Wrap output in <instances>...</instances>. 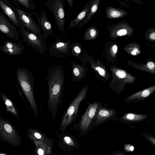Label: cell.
<instances>
[{
	"label": "cell",
	"mask_w": 155,
	"mask_h": 155,
	"mask_svg": "<svg viewBox=\"0 0 155 155\" xmlns=\"http://www.w3.org/2000/svg\"><path fill=\"white\" fill-rule=\"evenodd\" d=\"M48 87V105L53 119L61 105L65 80L64 71L59 65L51 66L47 76Z\"/></svg>",
	"instance_id": "1"
},
{
	"label": "cell",
	"mask_w": 155,
	"mask_h": 155,
	"mask_svg": "<svg viewBox=\"0 0 155 155\" xmlns=\"http://www.w3.org/2000/svg\"><path fill=\"white\" fill-rule=\"evenodd\" d=\"M113 155H124L122 154H114Z\"/></svg>",
	"instance_id": "39"
},
{
	"label": "cell",
	"mask_w": 155,
	"mask_h": 155,
	"mask_svg": "<svg viewBox=\"0 0 155 155\" xmlns=\"http://www.w3.org/2000/svg\"><path fill=\"white\" fill-rule=\"evenodd\" d=\"M71 41L67 36L64 35L58 36L49 48V56L66 59L71 54Z\"/></svg>",
	"instance_id": "6"
},
{
	"label": "cell",
	"mask_w": 155,
	"mask_h": 155,
	"mask_svg": "<svg viewBox=\"0 0 155 155\" xmlns=\"http://www.w3.org/2000/svg\"><path fill=\"white\" fill-rule=\"evenodd\" d=\"M114 113L113 110L101 108L97 112L96 116V120L97 122L102 121L112 116Z\"/></svg>",
	"instance_id": "19"
},
{
	"label": "cell",
	"mask_w": 155,
	"mask_h": 155,
	"mask_svg": "<svg viewBox=\"0 0 155 155\" xmlns=\"http://www.w3.org/2000/svg\"><path fill=\"white\" fill-rule=\"evenodd\" d=\"M38 23V26L41 31L43 32L42 36L44 39H46L49 36L53 35L52 26L48 20L47 11L42 9L39 12H35Z\"/></svg>",
	"instance_id": "9"
},
{
	"label": "cell",
	"mask_w": 155,
	"mask_h": 155,
	"mask_svg": "<svg viewBox=\"0 0 155 155\" xmlns=\"http://www.w3.org/2000/svg\"><path fill=\"white\" fill-rule=\"evenodd\" d=\"M96 34V30L93 28L90 29L89 31V36L93 38L94 37Z\"/></svg>",
	"instance_id": "30"
},
{
	"label": "cell",
	"mask_w": 155,
	"mask_h": 155,
	"mask_svg": "<svg viewBox=\"0 0 155 155\" xmlns=\"http://www.w3.org/2000/svg\"><path fill=\"white\" fill-rule=\"evenodd\" d=\"M147 138L150 140L153 144L155 145V138L152 136H148L147 137Z\"/></svg>",
	"instance_id": "33"
},
{
	"label": "cell",
	"mask_w": 155,
	"mask_h": 155,
	"mask_svg": "<svg viewBox=\"0 0 155 155\" xmlns=\"http://www.w3.org/2000/svg\"><path fill=\"white\" fill-rule=\"evenodd\" d=\"M97 9V5L95 4L93 5L91 9V11L93 13L95 12Z\"/></svg>",
	"instance_id": "31"
},
{
	"label": "cell",
	"mask_w": 155,
	"mask_h": 155,
	"mask_svg": "<svg viewBox=\"0 0 155 155\" xmlns=\"http://www.w3.org/2000/svg\"><path fill=\"white\" fill-rule=\"evenodd\" d=\"M146 117V116L145 115L128 113L124 115L122 118L126 120L139 121L143 120Z\"/></svg>",
	"instance_id": "23"
},
{
	"label": "cell",
	"mask_w": 155,
	"mask_h": 155,
	"mask_svg": "<svg viewBox=\"0 0 155 155\" xmlns=\"http://www.w3.org/2000/svg\"><path fill=\"white\" fill-rule=\"evenodd\" d=\"M155 90V86H152L132 94L127 97L126 99V100L131 101L146 98L153 92Z\"/></svg>",
	"instance_id": "17"
},
{
	"label": "cell",
	"mask_w": 155,
	"mask_h": 155,
	"mask_svg": "<svg viewBox=\"0 0 155 155\" xmlns=\"http://www.w3.org/2000/svg\"><path fill=\"white\" fill-rule=\"evenodd\" d=\"M98 106V103L95 102L90 104L88 107L78 123L79 129L82 131L85 132L88 129L95 114Z\"/></svg>",
	"instance_id": "12"
},
{
	"label": "cell",
	"mask_w": 155,
	"mask_h": 155,
	"mask_svg": "<svg viewBox=\"0 0 155 155\" xmlns=\"http://www.w3.org/2000/svg\"><path fill=\"white\" fill-rule=\"evenodd\" d=\"M20 33L24 41L39 54H44L47 45L43 38L34 33L27 31L24 27H20Z\"/></svg>",
	"instance_id": "7"
},
{
	"label": "cell",
	"mask_w": 155,
	"mask_h": 155,
	"mask_svg": "<svg viewBox=\"0 0 155 155\" xmlns=\"http://www.w3.org/2000/svg\"><path fill=\"white\" fill-rule=\"evenodd\" d=\"M150 38L152 40L155 39V33L153 32L151 33L150 35Z\"/></svg>",
	"instance_id": "36"
},
{
	"label": "cell",
	"mask_w": 155,
	"mask_h": 155,
	"mask_svg": "<svg viewBox=\"0 0 155 155\" xmlns=\"http://www.w3.org/2000/svg\"><path fill=\"white\" fill-rule=\"evenodd\" d=\"M0 155H8V154H6L5 153H0Z\"/></svg>",
	"instance_id": "38"
},
{
	"label": "cell",
	"mask_w": 155,
	"mask_h": 155,
	"mask_svg": "<svg viewBox=\"0 0 155 155\" xmlns=\"http://www.w3.org/2000/svg\"><path fill=\"white\" fill-rule=\"evenodd\" d=\"M138 48H135L131 52V54L134 55H136L137 52H138Z\"/></svg>",
	"instance_id": "34"
},
{
	"label": "cell",
	"mask_w": 155,
	"mask_h": 155,
	"mask_svg": "<svg viewBox=\"0 0 155 155\" xmlns=\"http://www.w3.org/2000/svg\"><path fill=\"white\" fill-rule=\"evenodd\" d=\"M0 140L12 146L17 147L21 143V137L14 126L0 116Z\"/></svg>",
	"instance_id": "4"
},
{
	"label": "cell",
	"mask_w": 155,
	"mask_h": 155,
	"mask_svg": "<svg viewBox=\"0 0 155 155\" xmlns=\"http://www.w3.org/2000/svg\"><path fill=\"white\" fill-rule=\"evenodd\" d=\"M115 76L120 80L126 83L133 82L135 77L127 74L124 70L118 69L115 72Z\"/></svg>",
	"instance_id": "20"
},
{
	"label": "cell",
	"mask_w": 155,
	"mask_h": 155,
	"mask_svg": "<svg viewBox=\"0 0 155 155\" xmlns=\"http://www.w3.org/2000/svg\"><path fill=\"white\" fill-rule=\"evenodd\" d=\"M111 15L113 17L117 18L120 16V13L118 11L114 10L111 12Z\"/></svg>",
	"instance_id": "29"
},
{
	"label": "cell",
	"mask_w": 155,
	"mask_h": 155,
	"mask_svg": "<svg viewBox=\"0 0 155 155\" xmlns=\"http://www.w3.org/2000/svg\"><path fill=\"white\" fill-rule=\"evenodd\" d=\"M112 49L113 52L114 53H116L117 52V46L116 45H114L112 47Z\"/></svg>",
	"instance_id": "37"
},
{
	"label": "cell",
	"mask_w": 155,
	"mask_h": 155,
	"mask_svg": "<svg viewBox=\"0 0 155 155\" xmlns=\"http://www.w3.org/2000/svg\"><path fill=\"white\" fill-rule=\"evenodd\" d=\"M17 2L22 6L30 10H33L35 8V5L31 0H17Z\"/></svg>",
	"instance_id": "24"
},
{
	"label": "cell",
	"mask_w": 155,
	"mask_h": 155,
	"mask_svg": "<svg viewBox=\"0 0 155 155\" xmlns=\"http://www.w3.org/2000/svg\"><path fill=\"white\" fill-rule=\"evenodd\" d=\"M64 143L69 145L74 146L75 144L73 140L69 137L65 136L64 137Z\"/></svg>",
	"instance_id": "25"
},
{
	"label": "cell",
	"mask_w": 155,
	"mask_h": 155,
	"mask_svg": "<svg viewBox=\"0 0 155 155\" xmlns=\"http://www.w3.org/2000/svg\"><path fill=\"white\" fill-rule=\"evenodd\" d=\"M20 20L24 28L29 32L33 33L41 38H43L38 25L32 18L35 12H25L20 8H17Z\"/></svg>",
	"instance_id": "8"
},
{
	"label": "cell",
	"mask_w": 155,
	"mask_h": 155,
	"mask_svg": "<svg viewBox=\"0 0 155 155\" xmlns=\"http://www.w3.org/2000/svg\"><path fill=\"white\" fill-rule=\"evenodd\" d=\"M28 136L31 140L33 141L35 140L41 141L50 145V142L44 134L38 130L28 128Z\"/></svg>",
	"instance_id": "18"
},
{
	"label": "cell",
	"mask_w": 155,
	"mask_h": 155,
	"mask_svg": "<svg viewBox=\"0 0 155 155\" xmlns=\"http://www.w3.org/2000/svg\"><path fill=\"white\" fill-rule=\"evenodd\" d=\"M0 7L15 27H24L20 20L17 8L12 5L8 0H0Z\"/></svg>",
	"instance_id": "10"
},
{
	"label": "cell",
	"mask_w": 155,
	"mask_h": 155,
	"mask_svg": "<svg viewBox=\"0 0 155 155\" xmlns=\"http://www.w3.org/2000/svg\"><path fill=\"white\" fill-rule=\"evenodd\" d=\"M53 14L57 28L62 34L65 33V6L64 0H47L44 3Z\"/></svg>",
	"instance_id": "5"
},
{
	"label": "cell",
	"mask_w": 155,
	"mask_h": 155,
	"mask_svg": "<svg viewBox=\"0 0 155 155\" xmlns=\"http://www.w3.org/2000/svg\"><path fill=\"white\" fill-rule=\"evenodd\" d=\"M71 68L73 81H80L85 76L86 69L84 65L78 64L74 61L72 60Z\"/></svg>",
	"instance_id": "14"
},
{
	"label": "cell",
	"mask_w": 155,
	"mask_h": 155,
	"mask_svg": "<svg viewBox=\"0 0 155 155\" xmlns=\"http://www.w3.org/2000/svg\"><path fill=\"white\" fill-rule=\"evenodd\" d=\"M21 89L27 98L34 113L38 116V110L34 97V79L32 73L23 66L18 67L15 73Z\"/></svg>",
	"instance_id": "2"
},
{
	"label": "cell",
	"mask_w": 155,
	"mask_h": 155,
	"mask_svg": "<svg viewBox=\"0 0 155 155\" xmlns=\"http://www.w3.org/2000/svg\"><path fill=\"white\" fill-rule=\"evenodd\" d=\"M67 1L68 4V5L70 7L69 10L72 8L73 5V0H67Z\"/></svg>",
	"instance_id": "32"
},
{
	"label": "cell",
	"mask_w": 155,
	"mask_h": 155,
	"mask_svg": "<svg viewBox=\"0 0 155 155\" xmlns=\"http://www.w3.org/2000/svg\"><path fill=\"white\" fill-rule=\"evenodd\" d=\"M0 94L6 106L7 111L17 118L20 119L18 111L14 103L4 93L0 91Z\"/></svg>",
	"instance_id": "15"
},
{
	"label": "cell",
	"mask_w": 155,
	"mask_h": 155,
	"mask_svg": "<svg viewBox=\"0 0 155 155\" xmlns=\"http://www.w3.org/2000/svg\"><path fill=\"white\" fill-rule=\"evenodd\" d=\"M95 69L97 71L99 74L101 76L104 77L105 76V72L104 70L100 67H96L95 68Z\"/></svg>",
	"instance_id": "26"
},
{
	"label": "cell",
	"mask_w": 155,
	"mask_h": 155,
	"mask_svg": "<svg viewBox=\"0 0 155 155\" xmlns=\"http://www.w3.org/2000/svg\"><path fill=\"white\" fill-rule=\"evenodd\" d=\"M88 90V86H85L71 102L62 117L60 126L61 130H65L75 120L78 114L79 106L85 98Z\"/></svg>",
	"instance_id": "3"
},
{
	"label": "cell",
	"mask_w": 155,
	"mask_h": 155,
	"mask_svg": "<svg viewBox=\"0 0 155 155\" xmlns=\"http://www.w3.org/2000/svg\"><path fill=\"white\" fill-rule=\"evenodd\" d=\"M87 5L84 7L83 10L78 15L76 18L70 21L69 26L67 29H69L71 28L76 27L85 18L88 9Z\"/></svg>",
	"instance_id": "21"
},
{
	"label": "cell",
	"mask_w": 155,
	"mask_h": 155,
	"mask_svg": "<svg viewBox=\"0 0 155 155\" xmlns=\"http://www.w3.org/2000/svg\"><path fill=\"white\" fill-rule=\"evenodd\" d=\"M125 147L129 148L128 151H133L134 150V148L133 146H130V145H126Z\"/></svg>",
	"instance_id": "35"
},
{
	"label": "cell",
	"mask_w": 155,
	"mask_h": 155,
	"mask_svg": "<svg viewBox=\"0 0 155 155\" xmlns=\"http://www.w3.org/2000/svg\"><path fill=\"white\" fill-rule=\"evenodd\" d=\"M147 66L148 69L153 70L154 69L155 64L152 61H149L147 63Z\"/></svg>",
	"instance_id": "28"
},
{
	"label": "cell",
	"mask_w": 155,
	"mask_h": 155,
	"mask_svg": "<svg viewBox=\"0 0 155 155\" xmlns=\"http://www.w3.org/2000/svg\"><path fill=\"white\" fill-rule=\"evenodd\" d=\"M127 33V30L125 29H121L118 30L117 32L118 36H122L126 35Z\"/></svg>",
	"instance_id": "27"
},
{
	"label": "cell",
	"mask_w": 155,
	"mask_h": 155,
	"mask_svg": "<svg viewBox=\"0 0 155 155\" xmlns=\"http://www.w3.org/2000/svg\"><path fill=\"white\" fill-rule=\"evenodd\" d=\"M82 52L81 45L80 43L73 42L71 43L70 48V54L74 56L77 57L83 62V59L81 56Z\"/></svg>",
	"instance_id": "22"
},
{
	"label": "cell",
	"mask_w": 155,
	"mask_h": 155,
	"mask_svg": "<svg viewBox=\"0 0 155 155\" xmlns=\"http://www.w3.org/2000/svg\"><path fill=\"white\" fill-rule=\"evenodd\" d=\"M0 49L8 54L14 56L21 54L25 49L21 44L9 41H5L3 45H0Z\"/></svg>",
	"instance_id": "13"
},
{
	"label": "cell",
	"mask_w": 155,
	"mask_h": 155,
	"mask_svg": "<svg viewBox=\"0 0 155 155\" xmlns=\"http://www.w3.org/2000/svg\"><path fill=\"white\" fill-rule=\"evenodd\" d=\"M33 141L38 155H48L51 153L50 145L41 141L35 140Z\"/></svg>",
	"instance_id": "16"
},
{
	"label": "cell",
	"mask_w": 155,
	"mask_h": 155,
	"mask_svg": "<svg viewBox=\"0 0 155 155\" xmlns=\"http://www.w3.org/2000/svg\"><path fill=\"white\" fill-rule=\"evenodd\" d=\"M0 32L9 38L19 40V34L16 27L11 23L3 12H0Z\"/></svg>",
	"instance_id": "11"
},
{
	"label": "cell",
	"mask_w": 155,
	"mask_h": 155,
	"mask_svg": "<svg viewBox=\"0 0 155 155\" xmlns=\"http://www.w3.org/2000/svg\"></svg>",
	"instance_id": "40"
}]
</instances>
